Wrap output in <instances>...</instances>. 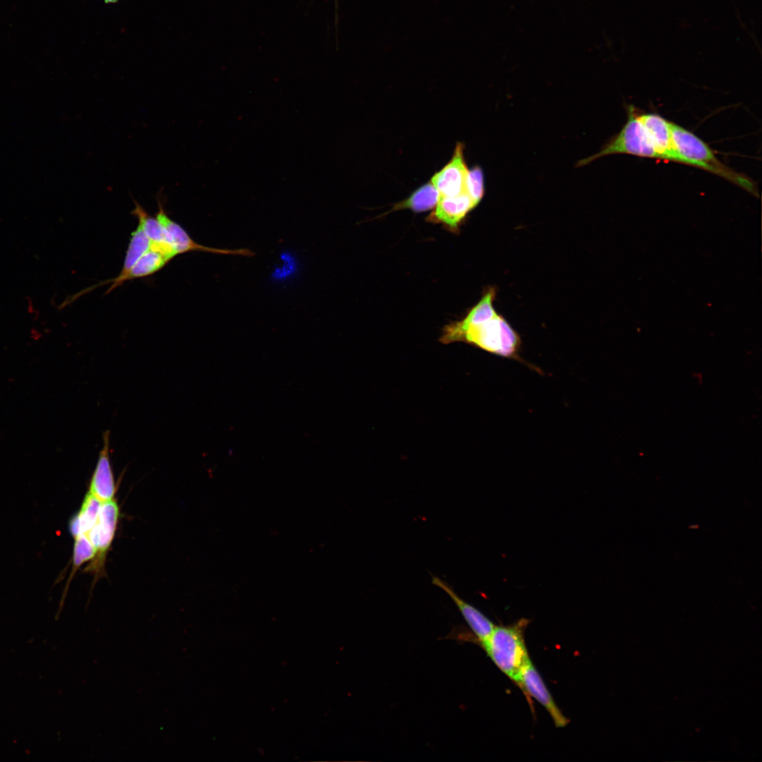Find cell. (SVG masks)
Segmentation results:
<instances>
[{
  "label": "cell",
  "instance_id": "obj_3",
  "mask_svg": "<svg viewBox=\"0 0 762 762\" xmlns=\"http://www.w3.org/2000/svg\"><path fill=\"white\" fill-rule=\"evenodd\" d=\"M528 620L523 619L507 626H495L480 645L495 665L517 684L521 670L531 660L524 639Z\"/></svg>",
  "mask_w": 762,
  "mask_h": 762
},
{
  "label": "cell",
  "instance_id": "obj_20",
  "mask_svg": "<svg viewBox=\"0 0 762 762\" xmlns=\"http://www.w3.org/2000/svg\"><path fill=\"white\" fill-rule=\"evenodd\" d=\"M74 539L73 572L96 555V550L86 536L79 535Z\"/></svg>",
  "mask_w": 762,
  "mask_h": 762
},
{
  "label": "cell",
  "instance_id": "obj_8",
  "mask_svg": "<svg viewBox=\"0 0 762 762\" xmlns=\"http://www.w3.org/2000/svg\"><path fill=\"white\" fill-rule=\"evenodd\" d=\"M517 684L546 709L556 727H564L568 724V719L557 707L531 660L521 670Z\"/></svg>",
  "mask_w": 762,
  "mask_h": 762
},
{
  "label": "cell",
  "instance_id": "obj_21",
  "mask_svg": "<svg viewBox=\"0 0 762 762\" xmlns=\"http://www.w3.org/2000/svg\"><path fill=\"white\" fill-rule=\"evenodd\" d=\"M103 1H104L105 4H114V3H116L119 0H103Z\"/></svg>",
  "mask_w": 762,
  "mask_h": 762
},
{
  "label": "cell",
  "instance_id": "obj_5",
  "mask_svg": "<svg viewBox=\"0 0 762 762\" xmlns=\"http://www.w3.org/2000/svg\"><path fill=\"white\" fill-rule=\"evenodd\" d=\"M157 198L158 210L156 218L167 231L171 243L178 255L200 251L214 254L252 257L255 253L248 248L223 249L206 246L194 241L188 232L167 214L159 197Z\"/></svg>",
  "mask_w": 762,
  "mask_h": 762
},
{
  "label": "cell",
  "instance_id": "obj_2",
  "mask_svg": "<svg viewBox=\"0 0 762 762\" xmlns=\"http://www.w3.org/2000/svg\"><path fill=\"white\" fill-rule=\"evenodd\" d=\"M672 142L684 164L696 167L719 176L758 197L756 183L721 162L709 146L684 128L670 122Z\"/></svg>",
  "mask_w": 762,
  "mask_h": 762
},
{
  "label": "cell",
  "instance_id": "obj_10",
  "mask_svg": "<svg viewBox=\"0 0 762 762\" xmlns=\"http://www.w3.org/2000/svg\"><path fill=\"white\" fill-rule=\"evenodd\" d=\"M432 583L443 590L453 600L480 644L485 642L495 624L478 609L463 600L447 582L433 575Z\"/></svg>",
  "mask_w": 762,
  "mask_h": 762
},
{
  "label": "cell",
  "instance_id": "obj_4",
  "mask_svg": "<svg viewBox=\"0 0 762 762\" xmlns=\"http://www.w3.org/2000/svg\"><path fill=\"white\" fill-rule=\"evenodd\" d=\"M627 121L621 131L609 140L596 154L579 161L576 167L590 164L606 155L627 154L639 157L660 159L645 128L632 107H628Z\"/></svg>",
  "mask_w": 762,
  "mask_h": 762
},
{
  "label": "cell",
  "instance_id": "obj_15",
  "mask_svg": "<svg viewBox=\"0 0 762 762\" xmlns=\"http://www.w3.org/2000/svg\"><path fill=\"white\" fill-rule=\"evenodd\" d=\"M171 260L161 252L149 248L126 274L122 283L151 276L162 269Z\"/></svg>",
  "mask_w": 762,
  "mask_h": 762
},
{
  "label": "cell",
  "instance_id": "obj_12",
  "mask_svg": "<svg viewBox=\"0 0 762 762\" xmlns=\"http://www.w3.org/2000/svg\"><path fill=\"white\" fill-rule=\"evenodd\" d=\"M475 205L466 193L453 197H441L428 217V221L440 223L452 231H456L468 213Z\"/></svg>",
  "mask_w": 762,
  "mask_h": 762
},
{
  "label": "cell",
  "instance_id": "obj_14",
  "mask_svg": "<svg viewBox=\"0 0 762 762\" xmlns=\"http://www.w3.org/2000/svg\"><path fill=\"white\" fill-rule=\"evenodd\" d=\"M150 246V241L144 234L141 228L138 225L137 228L132 232L128 248L126 252L123 264L119 274L113 279H107L104 282L95 285L92 288H96L99 286L110 284L111 286L107 291V294L110 293L111 291L123 284L122 280L126 274L129 272L135 263L138 259L149 250Z\"/></svg>",
  "mask_w": 762,
  "mask_h": 762
},
{
  "label": "cell",
  "instance_id": "obj_1",
  "mask_svg": "<svg viewBox=\"0 0 762 762\" xmlns=\"http://www.w3.org/2000/svg\"><path fill=\"white\" fill-rule=\"evenodd\" d=\"M440 341L444 344L464 341L490 353L527 363L519 355L520 336L497 313L488 320L462 328L449 324L443 329Z\"/></svg>",
  "mask_w": 762,
  "mask_h": 762
},
{
  "label": "cell",
  "instance_id": "obj_17",
  "mask_svg": "<svg viewBox=\"0 0 762 762\" xmlns=\"http://www.w3.org/2000/svg\"><path fill=\"white\" fill-rule=\"evenodd\" d=\"M495 295L496 289L493 287L489 288L479 302L469 310L462 320L450 324L455 327L462 328L479 324L493 318L497 314L492 305Z\"/></svg>",
  "mask_w": 762,
  "mask_h": 762
},
{
  "label": "cell",
  "instance_id": "obj_11",
  "mask_svg": "<svg viewBox=\"0 0 762 762\" xmlns=\"http://www.w3.org/2000/svg\"><path fill=\"white\" fill-rule=\"evenodd\" d=\"M109 430L103 434V447L92 473L89 492L102 502L114 499L116 485L110 461Z\"/></svg>",
  "mask_w": 762,
  "mask_h": 762
},
{
  "label": "cell",
  "instance_id": "obj_18",
  "mask_svg": "<svg viewBox=\"0 0 762 762\" xmlns=\"http://www.w3.org/2000/svg\"><path fill=\"white\" fill-rule=\"evenodd\" d=\"M102 502L88 492L85 496L81 509L77 513L79 522V535H86L96 524Z\"/></svg>",
  "mask_w": 762,
  "mask_h": 762
},
{
  "label": "cell",
  "instance_id": "obj_13",
  "mask_svg": "<svg viewBox=\"0 0 762 762\" xmlns=\"http://www.w3.org/2000/svg\"><path fill=\"white\" fill-rule=\"evenodd\" d=\"M134 208L131 214L138 221V225L141 228L150 243L161 253L171 259L178 255L174 249L169 234L164 227L157 220L151 216L137 201L134 200Z\"/></svg>",
  "mask_w": 762,
  "mask_h": 762
},
{
  "label": "cell",
  "instance_id": "obj_7",
  "mask_svg": "<svg viewBox=\"0 0 762 762\" xmlns=\"http://www.w3.org/2000/svg\"><path fill=\"white\" fill-rule=\"evenodd\" d=\"M464 144L458 143L450 161L432 177L430 182L441 197H453L465 193L468 169L464 156Z\"/></svg>",
  "mask_w": 762,
  "mask_h": 762
},
{
  "label": "cell",
  "instance_id": "obj_16",
  "mask_svg": "<svg viewBox=\"0 0 762 762\" xmlns=\"http://www.w3.org/2000/svg\"><path fill=\"white\" fill-rule=\"evenodd\" d=\"M440 194L431 182H428L413 192L411 195L394 205L392 211L410 209L416 212H425L434 208Z\"/></svg>",
  "mask_w": 762,
  "mask_h": 762
},
{
  "label": "cell",
  "instance_id": "obj_9",
  "mask_svg": "<svg viewBox=\"0 0 762 762\" xmlns=\"http://www.w3.org/2000/svg\"><path fill=\"white\" fill-rule=\"evenodd\" d=\"M637 117L645 128L660 159L684 164L672 142L670 122L653 113L637 114Z\"/></svg>",
  "mask_w": 762,
  "mask_h": 762
},
{
  "label": "cell",
  "instance_id": "obj_6",
  "mask_svg": "<svg viewBox=\"0 0 762 762\" xmlns=\"http://www.w3.org/2000/svg\"><path fill=\"white\" fill-rule=\"evenodd\" d=\"M119 509L114 499L102 502L96 524L85 536L96 550L97 559L89 567L90 570L101 567L102 562L109 548L116 532Z\"/></svg>",
  "mask_w": 762,
  "mask_h": 762
},
{
  "label": "cell",
  "instance_id": "obj_19",
  "mask_svg": "<svg viewBox=\"0 0 762 762\" xmlns=\"http://www.w3.org/2000/svg\"><path fill=\"white\" fill-rule=\"evenodd\" d=\"M465 193L470 197L475 206L482 200L485 193L484 175L480 167H475L468 170Z\"/></svg>",
  "mask_w": 762,
  "mask_h": 762
}]
</instances>
